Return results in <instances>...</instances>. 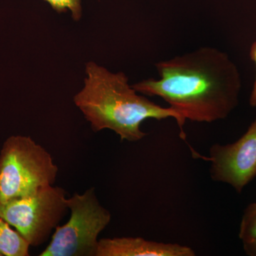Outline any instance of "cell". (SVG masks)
Here are the masks:
<instances>
[{
  "label": "cell",
  "mask_w": 256,
  "mask_h": 256,
  "mask_svg": "<svg viewBox=\"0 0 256 256\" xmlns=\"http://www.w3.org/2000/svg\"><path fill=\"white\" fill-rule=\"evenodd\" d=\"M238 236L242 242L256 240V202L249 204L244 210L239 229Z\"/></svg>",
  "instance_id": "9"
},
{
  "label": "cell",
  "mask_w": 256,
  "mask_h": 256,
  "mask_svg": "<svg viewBox=\"0 0 256 256\" xmlns=\"http://www.w3.org/2000/svg\"><path fill=\"white\" fill-rule=\"evenodd\" d=\"M244 252L247 255L256 256V239L252 242H242Z\"/></svg>",
  "instance_id": "12"
},
{
  "label": "cell",
  "mask_w": 256,
  "mask_h": 256,
  "mask_svg": "<svg viewBox=\"0 0 256 256\" xmlns=\"http://www.w3.org/2000/svg\"><path fill=\"white\" fill-rule=\"evenodd\" d=\"M58 172L50 153L32 138L10 136L0 150V202L54 184Z\"/></svg>",
  "instance_id": "3"
},
{
  "label": "cell",
  "mask_w": 256,
  "mask_h": 256,
  "mask_svg": "<svg viewBox=\"0 0 256 256\" xmlns=\"http://www.w3.org/2000/svg\"><path fill=\"white\" fill-rule=\"evenodd\" d=\"M250 57L252 62L255 63L256 67V41L252 44V47H250ZM249 104L252 107H256V74L255 82H254V86H252L250 99H249Z\"/></svg>",
  "instance_id": "11"
},
{
  "label": "cell",
  "mask_w": 256,
  "mask_h": 256,
  "mask_svg": "<svg viewBox=\"0 0 256 256\" xmlns=\"http://www.w3.org/2000/svg\"><path fill=\"white\" fill-rule=\"evenodd\" d=\"M67 210L65 190L50 185L28 196L0 202V218L16 229L30 246L37 247L48 240Z\"/></svg>",
  "instance_id": "5"
},
{
  "label": "cell",
  "mask_w": 256,
  "mask_h": 256,
  "mask_svg": "<svg viewBox=\"0 0 256 256\" xmlns=\"http://www.w3.org/2000/svg\"><path fill=\"white\" fill-rule=\"evenodd\" d=\"M55 11L58 13L69 11L72 18L78 21L82 16V6L80 0H44Z\"/></svg>",
  "instance_id": "10"
},
{
  "label": "cell",
  "mask_w": 256,
  "mask_h": 256,
  "mask_svg": "<svg viewBox=\"0 0 256 256\" xmlns=\"http://www.w3.org/2000/svg\"><path fill=\"white\" fill-rule=\"evenodd\" d=\"M160 78L132 86L140 94L158 96L184 120L213 122L226 118L237 107L242 76L226 52L201 47L156 64Z\"/></svg>",
  "instance_id": "1"
},
{
  "label": "cell",
  "mask_w": 256,
  "mask_h": 256,
  "mask_svg": "<svg viewBox=\"0 0 256 256\" xmlns=\"http://www.w3.org/2000/svg\"><path fill=\"white\" fill-rule=\"evenodd\" d=\"M70 217L57 226L52 240L40 256H96L98 236L108 226L111 214L100 204L94 188L67 198Z\"/></svg>",
  "instance_id": "4"
},
{
  "label": "cell",
  "mask_w": 256,
  "mask_h": 256,
  "mask_svg": "<svg viewBox=\"0 0 256 256\" xmlns=\"http://www.w3.org/2000/svg\"><path fill=\"white\" fill-rule=\"evenodd\" d=\"M192 248L152 242L141 237H117L98 240L96 256H194Z\"/></svg>",
  "instance_id": "7"
},
{
  "label": "cell",
  "mask_w": 256,
  "mask_h": 256,
  "mask_svg": "<svg viewBox=\"0 0 256 256\" xmlns=\"http://www.w3.org/2000/svg\"><path fill=\"white\" fill-rule=\"evenodd\" d=\"M30 248L26 239L0 218V254L3 256H28Z\"/></svg>",
  "instance_id": "8"
},
{
  "label": "cell",
  "mask_w": 256,
  "mask_h": 256,
  "mask_svg": "<svg viewBox=\"0 0 256 256\" xmlns=\"http://www.w3.org/2000/svg\"><path fill=\"white\" fill-rule=\"evenodd\" d=\"M207 160L212 180L240 193L256 178V118L235 142L210 146Z\"/></svg>",
  "instance_id": "6"
},
{
  "label": "cell",
  "mask_w": 256,
  "mask_h": 256,
  "mask_svg": "<svg viewBox=\"0 0 256 256\" xmlns=\"http://www.w3.org/2000/svg\"><path fill=\"white\" fill-rule=\"evenodd\" d=\"M0 256H2V254H0Z\"/></svg>",
  "instance_id": "13"
},
{
  "label": "cell",
  "mask_w": 256,
  "mask_h": 256,
  "mask_svg": "<svg viewBox=\"0 0 256 256\" xmlns=\"http://www.w3.org/2000/svg\"><path fill=\"white\" fill-rule=\"evenodd\" d=\"M86 74L84 87L74 96V102L94 132L108 129L122 141L137 142L148 134L141 130L143 121L173 118L184 136L185 121L181 116L171 107H162L139 95L122 72L112 73L90 62L86 65Z\"/></svg>",
  "instance_id": "2"
}]
</instances>
